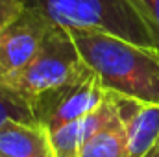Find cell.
Segmentation results:
<instances>
[{"mask_svg": "<svg viewBox=\"0 0 159 157\" xmlns=\"http://www.w3.org/2000/svg\"><path fill=\"white\" fill-rule=\"evenodd\" d=\"M70 35L83 63L106 92L159 105L157 50L102 32L72 30Z\"/></svg>", "mask_w": 159, "mask_h": 157, "instance_id": "cell-1", "label": "cell"}, {"mask_svg": "<svg viewBox=\"0 0 159 157\" xmlns=\"http://www.w3.org/2000/svg\"><path fill=\"white\" fill-rule=\"evenodd\" d=\"M87 72L89 69L80 56L70 32L54 24L37 56L6 83L34 104L44 92L76 81Z\"/></svg>", "mask_w": 159, "mask_h": 157, "instance_id": "cell-3", "label": "cell"}, {"mask_svg": "<svg viewBox=\"0 0 159 157\" xmlns=\"http://www.w3.org/2000/svg\"><path fill=\"white\" fill-rule=\"evenodd\" d=\"M9 120L28 122V124L37 122L32 104L26 98H22L15 89H11L7 83L0 81V128Z\"/></svg>", "mask_w": 159, "mask_h": 157, "instance_id": "cell-10", "label": "cell"}, {"mask_svg": "<svg viewBox=\"0 0 159 157\" xmlns=\"http://www.w3.org/2000/svg\"><path fill=\"white\" fill-rule=\"evenodd\" d=\"M109 94V92H107ZM128 135L129 157H159V105L109 94Z\"/></svg>", "mask_w": 159, "mask_h": 157, "instance_id": "cell-6", "label": "cell"}, {"mask_svg": "<svg viewBox=\"0 0 159 157\" xmlns=\"http://www.w3.org/2000/svg\"><path fill=\"white\" fill-rule=\"evenodd\" d=\"M106 96L107 92L102 89L96 76L89 70L76 81L44 92L32 104V107L35 120L50 133L57 128L87 117L106 100Z\"/></svg>", "mask_w": 159, "mask_h": 157, "instance_id": "cell-4", "label": "cell"}, {"mask_svg": "<svg viewBox=\"0 0 159 157\" xmlns=\"http://www.w3.org/2000/svg\"><path fill=\"white\" fill-rule=\"evenodd\" d=\"M0 157H54L48 129L39 122H6L0 128Z\"/></svg>", "mask_w": 159, "mask_h": 157, "instance_id": "cell-7", "label": "cell"}, {"mask_svg": "<svg viewBox=\"0 0 159 157\" xmlns=\"http://www.w3.org/2000/svg\"><path fill=\"white\" fill-rule=\"evenodd\" d=\"M133 13L141 19L146 32L154 41V46L159 52V0H126Z\"/></svg>", "mask_w": 159, "mask_h": 157, "instance_id": "cell-11", "label": "cell"}, {"mask_svg": "<svg viewBox=\"0 0 159 157\" xmlns=\"http://www.w3.org/2000/svg\"><path fill=\"white\" fill-rule=\"evenodd\" d=\"M80 157H129L128 135L117 105L109 118L83 141Z\"/></svg>", "mask_w": 159, "mask_h": 157, "instance_id": "cell-8", "label": "cell"}, {"mask_svg": "<svg viewBox=\"0 0 159 157\" xmlns=\"http://www.w3.org/2000/svg\"><path fill=\"white\" fill-rule=\"evenodd\" d=\"M26 9L65 30L102 32L154 48V41L126 0H24Z\"/></svg>", "mask_w": 159, "mask_h": 157, "instance_id": "cell-2", "label": "cell"}, {"mask_svg": "<svg viewBox=\"0 0 159 157\" xmlns=\"http://www.w3.org/2000/svg\"><path fill=\"white\" fill-rule=\"evenodd\" d=\"M85 139H87L85 117L50 131L54 157H80V150Z\"/></svg>", "mask_w": 159, "mask_h": 157, "instance_id": "cell-9", "label": "cell"}, {"mask_svg": "<svg viewBox=\"0 0 159 157\" xmlns=\"http://www.w3.org/2000/svg\"><path fill=\"white\" fill-rule=\"evenodd\" d=\"M26 11L24 0H0V34Z\"/></svg>", "mask_w": 159, "mask_h": 157, "instance_id": "cell-12", "label": "cell"}, {"mask_svg": "<svg viewBox=\"0 0 159 157\" xmlns=\"http://www.w3.org/2000/svg\"><path fill=\"white\" fill-rule=\"evenodd\" d=\"M54 24L26 9L0 34V81L15 78L37 56L46 34Z\"/></svg>", "mask_w": 159, "mask_h": 157, "instance_id": "cell-5", "label": "cell"}]
</instances>
